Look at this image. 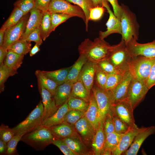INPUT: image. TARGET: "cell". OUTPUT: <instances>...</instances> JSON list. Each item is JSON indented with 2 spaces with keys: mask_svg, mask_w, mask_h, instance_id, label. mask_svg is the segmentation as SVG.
I'll return each mask as SVG.
<instances>
[{
  "mask_svg": "<svg viewBox=\"0 0 155 155\" xmlns=\"http://www.w3.org/2000/svg\"><path fill=\"white\" fill-rule=\"evenodd\" d=\"M149 90L145 82L132 78L127 100L133 110L144 99Z\"/></svg>",
  "mask_w": 155,
  "mask_h": 155,
  "instance_id": "obj_9",
  "label": "cell"
},
{
  "mask_svg": "<svg viewBox=\"0 0 155 155\" xmlns=\"http://www.w3.org/2000/svg\"><path fill=\"white\" fill-rule=\"evenodd\" d=\"M24 56L8 50L7 55L3 63L8 69L17 71L23 63Z\"/></svg>",
  "mask_w": 155,
  "mask_h": 155,
  "instance_id": "obj_27",
  "label": "cell"
},
{
  "mask_svg": "<svg viewBox=\"0 0 155 155\" xmlns=\"http://www.w3.org/2000/svg\"><path fill=\"white\" fill-rule=\"evenodd\" d=\"M5 30L0 29V46H2L3 43Z\"/></svg>",
  "mask_w": 155,
  "mask_h": 155,
  "instance_id": "obj_59",
  "label": "cell"
},
{
  "mask_svg": "<svg viewBox=\"0 0 155 155\" xmlns=\"http://www.w3.org/2000/svg\"><path fill=\"white\" fill-rule=\"evenodd\" d=\"M43 112L44 106L42 101H40L24 120L12 128L15 135H24L41 126Z\"/></svg>",
  "mask_w": 155,
  "mask_h": 155,
  "instance_id": "obj_4",
  "label": "cell"
},
{
  "mask_svg": "<svg viewBox=\"0 0 155 155\" xmlns=\"http://www.w3.org/2000/svg\"><path fill=\"white\" fill-rule=\"evenodd\" d=\"M113 45L111 46L104 39L98 38L92 41L85 39L79 45L78 51L80 55L84 56L87 60L98 63L107 59L112 51Z\"/></svg>",
  "mask_w": 155,
  "mask_h": 155,
  "instance_id": "obj_1",
  "label": "cell"
},
{
  "mask_svg": "<svg viewBox=\"0 0 155 155\" xmlns=\"http://www.w3.org/2000/svg\"><path fill=\"white\" fill-rule=\"evenodd\" d=\"M122 135L115 132L106 134L104 148L101 155H112V152L118 144Z\"/></svg>",
  "mask_w": 155,
  "mask_h": 155,
  "instance_id": "obj_29",
  "label": "cell"
},
{
  "mask_svg": "<svg viewBox=\"0 0 155 155\" xmlns=\"http://www.w3.org/2000/svg\"><path fill=\"white\" fill-rule=\"evenodd\" d=\"M96 99L100 113V120H104L111 112L113 105L110 91L94 85L92 90Z\"/></svg>",
  "mask_w": 155,
  "mask_h": 155,
  "instance_id": "obj_7",
  "label": "cell"
},
{
  "mask_svg": "<svg viewBox=\"0 0 155 155\" xmlns=\"http://www.w3.org/2000/svg\"><path fill=\"white\" fill-rule=\"evenodd\" d=\"M67 101L59 107L53 115L44 121L41 125L50 128L65 122V116L69 111Z\"/></svg>",
  "mask_w": 155,
  "mask_h": 155,
  "instance_id": "obj_24",
  "label": "cell"
},
{
  "mask_svg": "<svg viewBox=\"0 0 155 155\" xmlns=\"http://www.w3.org/2000/svg\"><path fill=\"white\" fill-rule=\"evenodd\" d=\"M104 8L103 6H97L91 8L90 10L89 20L97 21L100 20L104 15Z\"/></svg>",
  "mask_w": 155,
  "mask_h": 155,
  "instance_id": "obj_46",
  "label": "cell"
},
{
  "mask_svg": "<svg viewBox=\"0 0 155 155\" xmlns=\"http://www.w3.org/2000/svg\"><path fill=\"white\" fill-rule=\"evenodd\" d=\"M22 138L29 144L40 146L52 143L54 139L50 128L42 125L25 134Z\"/></svg>",
  "mask_w": 155,
  "mask_h": 155,
  "instance_id": "obj_6",
  "label": "cell"
},
{
  "mask_svg": "<svg viewBox=\"0 0 155 155\" xmlns=\"http://www.w3.org/2000/svg\"><path fill=\"white\" fill-rule=\"evenodd\" d=\"M25 31L19 40H26L29 35L35 29L40 27L42 17V11L34 7L30 11Z\"/></svg>",
  "mask_w": 155,
  "mask_h": 155,
  "instance_id": "obj_21",
  "label": "cell"
},
{
  "mask_svg": "<svg viewBox=\"0 0 155 155\" xmlns=\"http://www.w3.org/2000/svg\"><path fill=\"white\" fill-rule=\"evenodd\" d=\"M126 74L116 73L108 75L105 89L108 91L112 90L122 80Z\"/></svg>",
  "mask_w": 155,
  "mask_h": 155,
  "instance_id": "obj_38",
  "label": "cell"
},
{
  "mask_svg": "<svg viewBox=\"0 0 155 155\" xmlns=\"http://www.w3.org/2000/svg\"><path fill=\"white\" fill-rule=\"evenodd\" d=\"M84 116L96 131L100 121V115L96 99L92 90L88 106L85 112Z\"/></svg>",
  "mask_w": 155,
  "mask_h": 155,
  "instance_id": "obj_19",
  "label": "cell"
},
{
  "mask_svg": "<svg viewBox=\"0 0 155 155\" xmlns=\"http://www.w3.org/2000/svg\"><path fill=\"white\" fill-rule=\"evenodd\" d=\"M104 120L100 121L91 143L94 155H101L104 149L106 138V134L104 129Z\"/></svg>",
  "mask_w": 155,
  "mask_h": 155,
  "instance_id": "obj_23",
  "label": "cell"
},
{
  "mask_svg": "<svg viewBox=\"0 0 155 155\" xmlns=\"http://www.w3.org/2000/svg\"><path fill=\"white\" fill-rule=\"evenodd\" d=\"M67 102L69 111L76 110L86 111L89 105V102L72 96H70Z\"/></svg>",
  "mask_w": 155,
  "mask_h": 155,
  "instance_id": "obj_37",
  "label": "cell"
},
{
  "mask_svg": "<svg viewBox=\"0 0 155 155\" xmlns=\"http://www.w3.org/2000/svg\"><path fill=\"white\" fill-rule=\"evenodd\" d=\"M121 5L120 20L121 26V39L126 44L132 37L136 40H138L140 26L135 14L127 6L123 4Z\"/></svg>",
  "mask_w": 155,
  "mask_h": 155,
  "instance_id": "obj_2",
  "label": "cell"
},
{
  "mask_svg": "<svg viewBox=\"0 0 155 155\" xmlns=\"http://www.w3.org/2000/svg\"><path fill=\"white\" fill-rule=\"evenodd\" d=\"M42 102L44 106L43 121L53 115L57 110L59 107L51 93L43 87L40 88Z\"/></svg>",
  "mask_w": 155,
  "mask_h": 155,
  "instance_id": "obj_20",
  "label": "cell"
},
{
  "mask_svg": "<svg viewBox=\"0 0 155 155\" xmlns=\"http://www.w3.org/2000/svg\"><path fill=\"white\" fill-rule=\"evenodd\" d=\"M145 127L139 128L136 125L122 135L118 144L112 152V155L122 154L130 147L136 135Z\"/></svg>",
  "mask_w": 155,
  "mask_h": 155,
  "instance_id": "obj_16",
  "label": "cell"
},
{
  "mask_svg": "<svg viewBox=\"0 0 155 155\" xmlns=\"http://www.w3.org/2000/svg\"><path fill=\"white\" fill-rule=\"evenodd\" d=\"M50 128L53 136L57 138L63 139L67 137H79L74 125L66 122Z\"/></svg>",
  "mask_w": 155,
  "mask_h": 155,
  "instance_id": "obj_22",
  "label": "cell"
},
{
  "mask_svg": "<svg viewBox=\"0 0 155 155\" xmlns=\"http://www.w3.org/2000/svg\"><path fill=\"white\" fill-rule=\"evenodd\" d=\"M78 134L85 142H92L96 131L93 127L84 116L78 121L74 125Z\"/></svg>",
  "mask_w": 155,
  "mask_h": 155,
  "instance_id": "obj_18",
  "label": "cell"
},
{
  "mask_svg": "<svg viewBox=\"0 0 155 155\" xmlns=\"http://www.w3.org/2000/svg\"><path fill=\"white\" fill-rule=\"evenodd\" d=\"M52 144L59 148L65 155H77L61 139H54Z\"/></svg>",
  "mask_w": 155,
  "mask_h": 155,
  "instance_id": "obj_49",
  "label": "cell"
},
{
  "mask_svg": "<svg viewBox=\"0 0 155 155\" xmlns=\"http://www.w3.org/2000/svg\"><path fill=\"white\" fill-rule=\"evenodd\" d=\"M132 58L128 52L125 41L123 39L118 44L113 45V48L107 59L121 73L128 72V65Z\"/></svg>",
  "mask_w": 155,
  "mask_h": 155,
  "instance_id": "obj_5",
  "label": "cell"
},
{
  "mask_svg": "<svg viewBox=\"0 0 155 155\" xmlns=\"http://www.w3.org/2000/svg\"><path fill=\"white\" fill-rule=\"evenodd\" d=\"M112 110L115 114L131 128L136 125L135 123L133 111L131 105L127 100L113 104Z\"/></svg>",
  "mask_w": 155,
  "mask_h": 155,
  "instance_id": "obj_12",
  "label": "cell"
},
{
  "mask_svg": "<svg viewBox=\"0 0 155 155\" xmlns=\"http://www.w3.org/2000/svg\"><path fill=\"white\" fill-rule=\"evenodd\" d=\"M25 15L22 11L18 8L15 7L1 29L5 30L7 28L16 25Z\"/></svg>",
  "mask_w": 155,
  "mask_h": 155,
  "instance_id": "obj_34",
  "label": "cell"
},
{
  "mask_svg": "<svg viewBox=\"0 0 155 155\" xmlns=\"http://www.w3.org/2000/svg\"><path fill=\"white\" fill-rule=\"evenodd\" d=\"M24 135L22 134L15 135L7 143V149L6 152L7 154L11 155L15 152L17 145Z\"/></svg>",
  "mask_w": 155,
  "mask_h": 155,
  "instance_id": "obj_48",
  "label": "cell"
},
{
  "mask_svg": "<svg viewBox=\"0 0 155 155\" xmlns=\"http://www.w3.org/2000/svg\"><path fill=\"white\" fill-rule=\"evenodd\" d=\"M70 3L76 4L80 7L83 11L86 17V29L88 30V24L90 16V10L93 7L91 0H66Z\"/></svg>",
  "mask_w": 155,
  "mask_h": 155,
  "instance_id": "obj_36",
  "label": "cell"
},
{
  "mask_svg": "<svg viewBox=\"0 0 155 155\" xmlns=\"http://www.w3.org/2000/svg\"><path fill=\"white\" fill-rule=\"evenodd\" d=\"M85 112V111L76 110L69 111L65 116V122L74 125L78 121L84 116Z\"/></svg>",
  "mask_w": 155,
  "mask_h": 155,
  "instance_id": "obj_43",
  "label": "cell"
},
{
  "mask_svg": "<svg viewBox=\"0 0 155 155\" xmlns=\"http://www.w3.org/2000/svg\"><path fill=\"white\" fill-rule=\"evenodd\" d=\"M18 73L17 71H12L6 67L3 63L0 65V92L4 90V83L8 78Z\"/></svg>",
  "mask_w": 155,
  "mask_h": 155,
  "instance_id": "obj_40",
  "label": "cell"
},
{
  "mask_svg": "<svg viewBox=\"0 0 155 155\" xmlns=\"http://www.w3.org/2000/svg\"><path fill=\"white\" fill-rule=\"evenodd\" d=\"M112 112L108 114L104 119V129L106 134L115 132Z\"/></svg>",
  "mask_w": 155,
  "mask_h": 155,
  "instance_id": "obj_50",
  "label": "cell"
},
{
  "mask_svg": "<svg viewBox=\"0 0 155 155\" xmlns=\"http://www.w3.org/2000/svg\"><path fill=\"white\" fill-rule=\"evenodd\" d=\"M71 67L72 66L53 71H42L41 72L44 75L59 85L65 82Z\"/></svg>",
  "mask_w": 155,
  "mask_h": 155,
  "instance_id": "obj_28",
  "label": "cell"
},
{
  "mask_svg": "<svg viewBox=\"0 0 155 155\" xmlns=\"http://www.w3.org/2000/svg\"><path fill=\"white\" fill-rule=\"evenodd\" d=\"M155 133V126H151L145 127L138 133L135 137L133 142L129 149L122 154L136 155L145 140L150 135Z\"/></svg>",
  "mask_w": 155,
  "mask_h": 155,
  "instance_id": "obj_17",
  "label": "cell"
},
{
  "mask_svg": "<svg viewBox=\"0 0 155 155\" xmlns=\"http://www.w3.org/2000/svg\"><path fill=\"white\" fill-rule=\"evenodd\" d=\"M146 84L149 89L155 86V63L152 67L150 74Z\"/></svg>",
  "mask_w": 155,
  "mask_h": 155,
  "instance_id": "obj_53",
  "label": "cell"
},
{
  "mask_svg": "<svg viewBox=\"0 0 155 155\" xmlns=\"http://www.w3.org/2000/svg\"><path fill=\"white\" fill-rule=\"evenodd\" d=\"M90 94L87 91L82 81L78 80L72 86L71 96L82 99L89 102Z\"/></svg>",
  "mask_w": 155,
  "mask_h": 155,
  "instance_id": "obj_32",
  "label": "cell"
},
{
  "mask_svg": "<svg viewBox=\"0 0 155 155\" xmlns=\"http://www.w3.org/2000/svg\"><path fill=\"white\" fill-rule=\"evenodd\" d=\"M42 17L40 27V36L44 41L51 32V13L48 11H42Z\"/></svg>",
  "mask_w": 155,
  "mask_h": 155,
  "instance_id": "obj_31",
  "label": "cell"
},
{
  "mask_svg": "<svg viewBox=\"0 0 155 155\" xmlns=\"http://www.w3.org/2000/svg\"><path fill=\"white\" fill-rule=\"evenodd\" d=\"M96 65V63L87 60L82 67L78 80L82 82L90 94L94 85Z\"/></svg>",
  "mask_w": 155,
  "mask_h": 155,
  "instance_id": "obj_13",
  "label": "cell"
},
{
  "mask_svg": "<svg viewBox=\"0 0 155 155\" xmlns=\"http://www.w3.org/2000/svg\"><path fill=\"white\" fill-rule=\"evenodd\" d=\"M39 46H40L38 44H35L30 52V57L34 55L40 51V49L39 48Z\"/></svg>",
  "mask_w": 155,
  "mask_h": 155,
  "instance_id": "obj_57",
  "label": "cell"
},
{
  "mask_svg": "<svg viewBox=\"0 0 155 155\" xmlns=\"http://www.w3.org/2000/svg\"><path fill=\"white\" fill-rule=\"evenodd\" d=\"M133 37L126 44L127 49L132 57L142 56L155 57V40L152 42L141 44Z\"/></svg>",
  "mask_w": 155,
  "mask_h": 155,
  "instance_id": "obj_11",
  "label": "cell"
},
{
  "mask_svg": "<svg viewBox=\"0 0 155 155\" xmlns=\"http://www.w3.org/2000/svg\"><path fill=\"white\" fill-rule=\"evenodd\" d=\"M14 5L15 7L22 11L25 15L35 7L34 0H17Z\"/></svg>",
  "mask_w": 155,
  "mask_h": 155,
  "instance_id": "obj_44",
  "label": "cell"
},
{
  "mask_svg": "<svg viewBox=\"0 0 155 155\" xmlns=\"http://www.w3.org/2000/svg\"><path fill=\"white\" fill-rule=\"evenodd\" d=\"M93 7L97 6H103L105 3L107 2L106 0H91Z\"/></svg>",
  "mask_w": 155,
  "mask_h": 155,
  "instance_id": "obj_58",
  "label": "cell"
},
{
  "mask_svg": "<svg viewBox=\"0 0 155 155\" xmlns=\"http://www.w3.org/2000/svg\"><path fill=\"white\" fill-rule=\"evenodd\" d=\"M103 6L107 10L109 17L106 25V30L104 31H100L99 37L104 39L109 35L113 33H118L121 35V26L120 20L116 17L111 9L107 3L104 4Z\"/></svg>",
  "mask_w": 155,
  "mask_h": 155,
  "instance_id": "obj_15",
  "label": "cell"
},
{
  "mask_svg": "<svg viewBox=\"0 0 155 155\" xmlns=\"http://www.w3.org/2000/svg\"><path fill=\"white\" fill-rule=\"evenodd\" d=\"M112 5L113 11V13L115 16L120 20L121 11V5H119L117 0H106Z\"/></svg>",
  "mask_w": 155,
  "mask_h": 155,
  "instance_id": "obj_54",
  "label": "cell"
},
{
  "mask_svg": "<svg viewBox=\"0 0 155 155\" xmlns=\"http://www.w3.org/2000/svg\"><path fill=\"white\" fill-rule=\"evenodd\" d=\"M40 30V27L35 29L29 36L26 40L28 41H34L40 46L42 43Z\"/></svg>",
  "mask_w": 155,
  "mask_h": 155,
  "instance_id": "obj_51",
  "label": "cell"
},
{
  "mask_svg": "<svg viewBox=\"0 0 155 155\" xmlns=\"http://www.w3.org/2000/svg\"><path fill=\"white\" fill-rule=\"evenodd\" d=\"M7 53V49L0 46V65L3 63Z\"/></svg>",
  "mask_w": 155,
  "mask_h": 155,
  "instance_id": "obj_55",
  "label": "cell"
},
{
  "mask_svg": "<svg viewBox=\"0 0 155 155\" xmlns=\"http://www.w3.org/2000/svg\"><path fill=\"white\" fill-rule=\"evenodd\" d=\"M51 0H34L35 7L42 11L48 10Z\"/></svg>",
  "mask_w": 155,
  "mask_h": 155,
  "instance_id": "obj_52",
  "label": "cell"
},
{
  "mask_svg": "<svg viewBox=\"0 0 155 155\" xmlns=\"http://www.w3.org/2000/svg\"><path fill=\"white\" fill-rule=\"evenodd\" d=\"M155 63V57L142 56L132 57L128 65V72L133 78L145 82Z\"/></svg>",
  "mask_w": 155,
  "mask_h": 155,
  "instance_id": "obj_3",
  "label": "cell"
},
{
  "mask_svg": "<svg viewBox=\"0 0 155 155\" xmlns=\"http://www.w3.org/2000/svg\"><path fill=\"white\" fill-rule=\"evenodd\" d=\"M48 11L51 13H62L82 18L85 22L86 17L82 9L66 0H51Z\"/></svg>",
  "mask_w": 155,
  "mask_h": 155,
  "instance_id": "obj_8",
  "label": "cell"
},
{
  "mask_svg": "<svg viewBox=\"0 0 155 155\" xmlns=\"http://www.w3.org/2000/svg\"><path fill=\"white\" fill-rule=\"evenodd\" d=\"M73 16L71 15L62 13H51V31H54L60 24Z\"/></svg>",
  "mask_w": 155,
  "mask_h": 155,
  "instance_id": "obj_39",
  "label": "cell"
},
{
  "mask_svg": "<svg viewBox=\"0 0 155 155\" xmlns=\"http://www.w3.org/2000/svg\"><path fill=\"white\" fill-rule=\"evenodd\" d=\"M35 74L37 79L38 86L40 89L41 87L44 88L48 90L53 97L56 89L59 85L44 75L40 70H36Z\"/></svg>",
  "mask_w": 155,
  "mask_h": 155,
  "instance_id": "obj_30",
  "label": "cell"
},
{
  "mask_svg": "<svg viewBox=\"0 0 155 155\" xmlns=\"http://www.w3.org/2000/svg\"><path fill=\"white\" fill-rule=\"evenodd\" d=\"M97 64L100 69L108 75L116 73H121L107 59L101 61Z\"/></svg>",
  "mask_w": 155,
  "mask_h": 155,
  "instance_id": "obj_45",
  "label": "cell"
},
{
  "mask_svg": "<svg viewBox=\"0 0 155 155\" xmlns=\"http://www.w3.org/2000/svg\"><path fill=\"white\" fill-rule=\"evenodd\" d=\"M132 78L129 73H127L120 83L110 91L113 104L127 100L130 84Z\"/></svg>",
  "mask_w": 155,
  "mask_h": 155,
  "instance_id": "obj_14",
  "label": "cell"
},
{
  "mask_svg": "<svg viewBox=\"0 0 155 155\" xmlns=\"http://www.w3.org/2000/svg\"><path fill=\"white\" fill-rule=\"evenodd\" d=\"M61 139L77 155L84 154L85 148L79 137H67Z\"/></svg>",
  "mask_w": 155,
  "mask_h": 155,
  "instance_id": "obj_33",
  "label": "cell"
},
{
  "mask_svg": "<svg viewBox=\"0 0 155 155\" xmlns=\"http://www.w3.org/2000/svg\"><path fill=\"white\" fill-rule=\"evenodd\" d=\"M7 149V143L0 139V153H4Z\"/></svg>",
  "mask_w": 155,
  "mask_h": 155,
  "instance_id": "obj_56",
  "label": "cell"
},
{
  "mask_svg": "<svg viewBox=\"0 0 155 155\" xmlns=\"http://www.w3.org/2000/svg\"><path fill=\"white\" fill-rule=\"evenodd\" d=\"M112 114L115 132L120 135H123L131 128L118 117L112 110Z\"/></svg>",
  "mask_w": 155,
  "mask_h": 155,
  "instance_id": "obj_41",
  "label": "cell"
},
{
  "mask_svg": "<svg viewBox=\"0 0 155 155\" xmlns=\"http://www.w3.org/2000/svg\"><path fill=\"white\" fill-rule=\"evenodd\" d=\"M87 61V59L84 56L80 55L78 59L72 66L65 82L73 84L76 82L78 81L82 67Z\"/></svg>",
  "mask_w": 155,
  "mask_h": 155,
  "instance_id": "obj_26",
  "label": "cell"
},
{
  "mask_svg": "<svg viewBox=\"0 0 155 155\" xmlns=\"http://www.w3.org/2000/svg\"><path fill=\"white\" fill-rule=\"evenodd\" d=\"M28 13L24 15L17 24L5 30L2 46L4 48L8 49L13 44L19 40L22 36L25 31L29 17Z\"/></svg>",
  "mask_w": 155,
  "mask_h": 155,
  "instance_id": "obj_10",
  "label": "cell"
},
{
  "mask_svg": "<svg viewBox=\"0 0 155 155\" xmlns=\"http://www.w3.org/2000/svg\"><path fill=\"white\" fill-rule=\"evenodd\" d=\"M108 75V74L100 69L97 64L94 85L105 89Z\"/></svg>",
  "mask_w": 155,
  "mask_h": 155,
  "instance_id": "obj_42",
  "label": "cell"
},
{
  "mask_svg": "<svg viewBox=\"0 0 155 155\" xmlns=\"http://www.w3.org/2000/svg\"><path fill=\"white\" fill-rule=\"evenodd\" d=\"M31 42L26 40H19L15 42L8 49L21 55H26L31 49Z\"/></svg>",
  "mask_w": 155,
  "mask_h": 155,
  "instance_id": "obj_35",
  "label": "cell"
},
{
  "mask_svg": "<svg viewBox=\"0 0 155 155\" xmlns=\"http://www.w3.org/2000/svg\"><path fill=\"white\" fill-rule=\"evenodd\" d=\"M73 84L65 82L57 86L53 96L57 107H59L67 101L71 96Z\"/></svg>",
  "mask_w": 155,
  "mask_h": 155,
  "instance_id": "obj_25",
  "label": "cell"
},
{
  "mask_svg": "<svg viewBox=\"0 0 155 155\" xmlns=\"http://www.w3.org/2000/svg\"><path fill=\"white\" fill-rule=\"evenodd\" d=\"M15 135L12 129L8 126L2 124L0 127V139L6 143H7Z\"/></svg>",
  "mask_w": 155,
  "mask_h": 155,
  "instance_id": "obj_47",
  "label": "cell"
}]
</instances>
